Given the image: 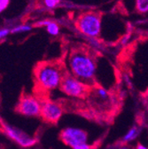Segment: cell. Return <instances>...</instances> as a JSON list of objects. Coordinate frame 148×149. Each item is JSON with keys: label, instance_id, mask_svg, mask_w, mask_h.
<instances>
[{"label": "cell", "instance_id": "cell-1", "mask_svg": "<svg viewBox=\"0 0 148 149\" xmlns=\"http://www.w3.org/2000/svg\"><path fill=\"white\" fill-rule=\"evenodd\" d=\"M68 68L71 74L88 86L94 83L97 62L89 52L80 49L73 51L68 57Z\"/></svg>", "mask_w": 148, "mask_h": 149}, {"label": "cell", "instance_id": "cell-19", "mask_svg": "<svg viewBox=\"0 0 148 149\" xmlns=\"http://www.w3.org/2000/svg\"><path fill=\"white\" fill-rule=\"evenodd\" d=\"M136 149H147V147L145 146H144V145H142V144H138L137 145V147H136Z\"/></svg>", "mask_w": 148, "mask_h": 149}, {"label": "cell", "instance_id": "cell-17", "mask_svg": "<svg viewBox=\"0 0 148 149\" xmlns=\"http://www.w3.org/2000/svg\"><path fill=\"white\" fill-rule=\"evenodd\" d=\"M72 149H91V146L88 143H83V144H80L78 146H76Z\"/></svg>", "mask_w": 148, "mask_h": 149}, {"label": "cell", "instance_id": "cell-4", "mask_svg": "<svg viewBox=\"0 0 148 149\" xmlns=\"http://www.w3.org/2000/svg\"><path fill=\"white\" fill-rule=\"evenodd\" d=\"M60 89L65 95L73 98H83L88 91V85L71 74H66Z\"/></svg>", "mask_w": 148, "mask_h": 149}, {"label": "cell", "instance_id": "cell-18", "mask_svg": "<svg viewBox=\"0 0 148 149\" xmlns=\"http://www.w3.org/2000/svg\"><path fill=\"white\" fill-rule=\"evenodd\" d=\"M129 35H127V36H123L122 38V40H121V43H122V45L127 44V42L129 41Z\"/></svg>", "mask_w": 148, "mask_h": 149}, {"label": "cell", "instance_id": "cell-20", "mask_svg": "<svg viewBox=\"0 0 148 149\" xmlns=\"http://www.w3.org/2000/svg\"><path fill=\"white\" fill-rule=\"evenodd\" d=\"M117 149H131V148L128 147V146H121V147H119V148H117Z\"/></svg>", "mask_w": 148, "mask_h": 149}, {"label": "cell", "instance_id": "cell-5", "mask_svg": "<svg viewBox=\"0 0 148 149\" xmlns=\"http://www.w3.org/2000/svg\"><path fill=\"white\" fill-rule=\"evenodd\" d=\"M2 130L8 139L22 147H31L36 144V139L35 138L31 137L24 130L7 123L2 122Z\"/></svg>", "mask_w": 148, "mask_h": 149}, {"label": "cell", "instance_id": "cell-7", "mask_svg": "<svg viewBox=\"0 0 148 149\" xmlns=\"http://www.w3.org/2000/svg\"><path fill=\"white\" fill-rule=\"evenodd\" d=\"M60 137L62 142L71 148L88 142L87 132L83 129L76 127H67L63 129L60 132Z\"/></svg>", "mask_w": 148, "mask_h": 149}, {"label": "cell", "instance_id": "cell-13", "mask_svg": "<svg viewBox=\"0 0 148 149\" xmlns=\"http://www.w3.org/2000/svg\"><path fill=\"white\" fill-rule=\"evenodd\" d=\"M33 29V27L31 25L28 24H22V25H18L16 27H13L11 29V33L12 34H20V33H25V32H28Z\"/></svg>", "mask_w": 148, "mask_h": 149}, {"label": "cell", "instance_id": "cell-14", "mask_svg": "<svg viewBox=\"0 0 148 149\" xmlns=\"http://www.w3.org/2000/svg\"><path fill=\"white\" fill-rule=\"evenodd\" d=\"M60 3V0H44V4L47 8L52 9L57 7Z\"/></svg>", "mask_w": 148, "mask_h": 149}, {"label": "cell", "instance_id": "cell-15", "mask_svg": "<svg viewBox=\"0 0 148 149\" xmlns=\"http://www.w3.org/2000/svg\"><path fill=\"white\" fill-rule=\"evenodd\" d=\"M12 34L11 33V29H8V28H2L1 29H0V38H1V40L6 38V37Z\"/></svg>", "mask_w": 148, "mask_h": 149}, {"label": "cell", "instance_id": "cell-9", "mask_svg": "<svg viewBox=\"0 0 148 149\" xmlns=\"http://www.w3.org/2000/svg\"><path fill=\"white\" fill-rule=\"evenodd\" d=\"M35 26L44 28L51 36H58L60 33V26L58 25V23L49 20L40 21L35 24Z\"/></svg>", "mask_w": 148, "mask_h": 149}, {"label": "cell", "instance_id": "cell-11", "mask_svg": "<svg viewBox=\"0 0 148 149\" xmlns=\"http://www.w3.org/2000/svg\"><path fill=\"white\" fill-rule=\"evenodd\" d=\"M95 97L99 99V100H101L103 102L107 101L109 100V92L106 89L103 87H97L94 91Z\"/></svg>", "mask_w": 148, "mask_h": 149}, {"label": "cell", "instance_id": "cell-12", "mask_svg": "<svg viewBox=\"0 0 148 149\" xmlns=\"http://www.w3.org/2000/svg\"><path fill=\"white\" fill-rule=\"evenodd\" d=\"M136 10L140 13H148V0H136Z\"/></svg>", "mask_w": 148, "mask_h": 149}, {"label": "cell", "instance_id": "cell-6", "mask_svg": "<svg viewBox=\"0 0 148 149\" xmlns=\"http://www.w3.org/2000/svg\"><path fill=\"white\" fill-rule=\"evenodd\" d=\"M42 102L31 95H23L16 106V111L27 117H38L41 115Z\"/></svg>", "mask_w": 148, "mask_h": 149}, {"label": "cell", "instance_id": "cell-3", "mask_svg": "<svg viewBox=\"0 0 148 149\" xmlns=\"http://www.w3.org/2000/svg\"><path fill=\"white\" fill-rule=\"evenodd\" d=\"M77 29L87 37L98 38L101 33V14L97 12H86L80 15L76 21Z\"/></svg>", "mask_w": 148, "mask_h": 149}, {"label": "cell", "instance_id": "cell-16", "mask_svg": "<svg viewBox=\"0 0 148 149\" xmlns=\"http://www.w3.org/2000/svg\"><path fill=\"white\" fill-rule=\"evenodd\" d=\"M10 0H0V11L4 12L9 6Z\"/></svg>", "mask_w": 148, "mask_h": 149}, {"label": "cell", "instance_id": "cell-2", "mask_svg": "<svg viewBox=\"0 0 148 149\" xmlns=\"http://www.w3.org/2000/svg\"><path fill=\"white\" fill-rule=\"evenodd\" d=\"M65 74L60 64L52 62L40 63L35 71L36 82L44 91H53L60 88Z\"/></svg>", "mask_w": 148, "mask_h": 149}, {"label": "cell", "instance_id": "cell-10", "mask_svg": "<svg viewBox=\"0 0 148 149\" xmlns=\"http://www.w3.org/2000/svg\"><path fill=\"white\" fill-rule=\"evenodd\" d=\"M139 133H140V129L138 126H136V125L132 126L126 132V134L123 136L122 142L123 143H129V142L135 140L138 137Z\"/></svg>", "mask_w": 148, "mask_h": 149}, {"label": "cell", "instance_id": "cell-8", "mask_svg": "<svg viewBox=\"0 0 148 149\" xmlns=\"http://www.w3.org/2000/svg\"><path fill=\"white\" fill-rule=\"evenodd\" d=\"M63 115V109L60 104L51 100H45L42 102L41 115L42 119L51 124L57 123Z\"/></svg>", "mask_w": 148, "mask_h": 149}]
</instances>
